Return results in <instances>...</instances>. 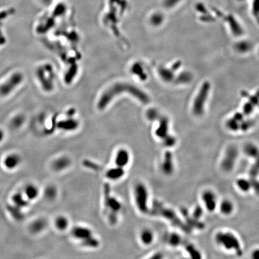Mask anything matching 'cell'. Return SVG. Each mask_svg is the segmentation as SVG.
<instances>
[{
  "mask_svg": "<svg viewBox=\"0 0 259 259\" xmlns=\"http://www.w3.org/2000/svg\"><path fill=\"white\" fill-rule=\"evenodd\" d=\"M104 205L109 222L112 224H116L118 222V214L122 208V205L119 200L110 195V190L107 186L104 187Z\"/></svg>",
  "mask_w": 259,
  "mask_h": 259,
  "instance_id": "cell-1",
  "label": "cell"
},
{
  "mask_svg": "<svg viewBox=\"0 0 259 259\" xmlns=\"http://www.w3.org/2000/svg\"><path fill=\"white\" fill-rule=\"evenodd\" d=\"M134 198L136 206L140 212L145 214L150 212L148 205L149 193L144 184L139 182L136 184L134 190Z\"/></svg>",
  "mask_w": 259,
  "mask_h": 259,
  "instance_id": "cell-2",
  "label": "cell"
},
{
  "mask_svg": "<svg viewBox=\"0 0 259 259\" xmlns=\"http://www.w3.org/2000/svg\"><path fill=\"white\" fill-rule=\"evenodd\" d=\"M216 239L226 250H234L238 254L241 253L239 240L232 233L229 232L219 233L217 235Z\"/></svg>",
  "mask_w": 259,
  "mask_h": 259,
  "instance_id": "cell-3",
  "label": "cell"
},
{
  "mask_svg": "<svg viewBox=\"0 0 259 259\" xmlns=\"http://www.w3.org/2000/svg\"><path fill=\"white\" fill-rule=\"evenodd\" d=\"M210 84L209 82H205L200 89L193 106V111L196 115H201L204 112L205 104L208 99L209 90Z\"/></svg>",
  "mask_w": 259,
  "mask_h": 259,
  "instance_id": "cell-4",
  "label": "cell"
},
{
  "mask_svg": "<svg viewBox=\"0 0 259 259\" xmlns=\"http://www.w3.org/2000/svg\"><path fill=\"white\" fill-rule=\"evenodd\" d=\"M150 212H152V214L155 215L161 216L164 219H168L172 223L173 222L175 225H179L180 227H182L183 226V224L180 223V219H178L173 211L169 208H165L161 203L158 201L154 202L152 210Z\"/></svg>",
  "mask_w": 259,
  "mask_h": 259,
  "instance_id": "cell-5",
  "label": "cell"
},
{
  "mask_svg": "<svg viewBox=\"0 0 259 259\" xmlns=\"http://www.w3.org/2000/svg\"><path fill=\"white\" fill-rule=\"evenodd\" d=\"M72 236L75 239L80 241L81 244L85 247L95 238L93 231L88 227L83 226L74 227L72 230Z\"/></svg>",
  "mask_w": 259,
  "mask_h": 259,
  "instance_id": "cell-6",
  "label": "cell"
},
{
  "mask_svg": "<svg viewBox=\"0 0 259 259\" xmlns=\"http://www.w3.org/2000/svg\"><path fill=\"white\" fill-rule=\"evenodd\" d=\"M23 79V75L20 73L13 74L9 79L6 80L0 85V95L6 96L10 94L19 85Z\"/></svg>",
  "mask_w": 259,
  "mask_h": 259,
  "instance_id": "cell-7",
  "label": "cell"
},
{
  "mask_svg": "<svg viewBox=\"0 0 259 259\" xmlns=\"http://www.w3.org/2000/svg\"><path fill=\"white\" fill-rule=\"evenodd\" d=\"M130 161V154L126 149H120L115 154V164L116 166L125 169L129 164Z\"/></svg>",
  "mask_w": 259,
  "mask_h": 259,
  "instance_id": "cell-8",
  "label": "cell"
},
{
  "mask_svg": "<svg viewBox=\"0 0 259 259\" xmlns=\"http://www.w3.org/2000/svg\"><path fill=\"white\" fill-rule=\"evenodd\" d=\"M237 154L236 149L235 148H230L227 151L226 156L222 162V167L225 170H230L233 168Z\"/></svg>",
  "mask_w": 259,
  "mask_h": 259,
  "instance_id": "cell-9",
  "label": "cell"
},
{
  "mask_svg": "<svg viewBox=\"0 0 259 259\" xmlns=\"http://www.w3.org/2000/svg\"><path fill=\"white\" fill-rule=\"evenodd\" d=\"M202 199L206 208L209 211H214L217 206L215 195L211 191H206L202 194Z\"/></svg>",
  "mask_w": 259,
  "mask_h": 259,
  "instance_id": "cell-10",
  "label": "cell"
},
{
  "mask_svg": "<svg viewBox=\"0 0 259 259\" xmlns=\"http://www.w3.org/2000/svg\"><path fill=\"white\" fill-rule=\"evenodd\" d=\"M125 169L118 166L109 169L106 172V177L111 180H118L121 179L125 175Z\"/></svg>",
  "mask_w": 259,
  "mask_h": 259,
  "instance_id": "cell-11",
  "label": "cell"
},
{
  "mask_svg": "<svg viewBox=\"0 0 259 259\" xmlns=\"http://www.w3.org/2000/svg\"><path fill=\"white\" fill-rule=\"evenodd\" d=\"M172 159V154L170 152H167L165 154L164 159L161 165V169L163 170V172L167 175L172 173L173 171V164Z\"/></svg>",
  "mask_w": 259,
  "mask_h": 259,
  "instance_id": "cell-12",
  "label": "cell"
},
{
  "mask_svg": "<svg viewBox=\"0 0 259 259\" xmlns=\"http://www.w3.org/2000/svg\"><path fill=\"white\" fill-rule=\"evenodd\" d=\"M140 240L145 245H150L154 241V235L153 232L148 229H145L140 233Z\"/></svg>",
  "mask_w": 259,
  "mask_h": 259,
  "instance_id": "cell-13",
  "label": "cell"
},
{
  "mask_svg": "<svg viewBox=\"0 0 259 259\" xmlns=\"http://www.w3.org/2000/svg\"><path fill=\"white\" fill-rule=\"evenodd\" d=\"M71 161L66 157H62L56 159L53 164V168L56 171H62L67 169L70 165Z\"/></svg>",
  "mask_w": 259,
  "mask_h": 259,
  "instance_id": "cell-14",
  "label": "cell"
},
{
  "mask_svg": "<svg viewBox=\"0 0 259 259\" xmlns=\"http://www.w3.org/2000/svg\"><path fill=\"white\" fill-rule=\"evenodd\" d=\"M20 163V158L18 156L15 154H12L7 156L4 159V164L7 169H13L17 167Z\"/></svg>",
  "mask_w": 259,
  "mask_h": 259,
  "instance_id": "cell-15",
  "label": "cell"
},
{
  "mask_svg": "<svg viewBox=\"0 0 259 259\" xmlns=\"http://www.w3.org/2000/svg\"><path fill=\"white\" fill-rule=\"evenodd\" d=\"M25 194L29 199H36L39 196V190L36 185L30 184L25 187Z\"/></svg>",
  "mask_w": 259,
  "mask_h": 259,
  "instance_id": "cell-16",
  "label": "cell"
},
{
  "mask_svg": "<svg viewBox=\"0 0 259 259\" xmlns=\"http://www.w3.org/2000/svg\"><path fill=\"white\" fill-rule=\"evenodd\" d=\"M55 225L58 230L64 231L68 228L69 226V221L65 216H58L55 220Z\"/></svg>",
  "mask_w": 259,
  "mask_h": 259,
  "instance_id": "cell-17",
  "label": "cell"
},
{
  "mask_svg": "<svg viewBox=\"0 0 259 259\" xmlns=\"http://www.w3.org/2000/svg\"><path fill=\"white\" fill-rule=\"evenodd\" d=\"M220 211L224 215H230L233 211V203L228 200H223L220 204Z\"/></svg>",
  "mask_w": 259,
  "mask_h": 259,
  "instance_id": "cell-18",
  "label": "cell"
},
{
  "mask_svg": "<svg viewBox=\"0 0 259 259\" xmlns=\"http://www.w3.org/2000/svg\"><path fill=\"white\" fill-rule=\"evenodd\" d=\"M244 151L245 154L249 157H254L256 159L259 157V148L252 143L247 144L244 148Z\"/></svg>",
  "mask_w": 259,
  "mask_h": 259,
  "instance_id": "cell-19",
  "label": "cell"
},
{
  "mask_svg": "<svg viewBox=\"0 0 259 259\" xmlns=\"http://www.w3.org/2000/svg\"><path fill=\"white\" fill-rule=\"evenodd\" d=\"M168 130V122L167 120L166 119L162 120L161 122L160 123V125L157 129V135L160 138H165L167 136V132Z\"/></svg>",
  "mask_w": 259,
  "mask_h": 259,
  "instance_id": "cell-20",
  "label": "cell"
},
{
  "mask_svg": "<svg viewBox=\"0 0 259 259\" xmlns=\"http://www.w3.org/2000/svg\"><path fill=\"white\" fill-rule=\"evenodd\" d=\"M235 49L238 52L240 53L247 52L251 49V44L248 41H242L236 44Z\"/></svg>",
  "mask_w": 259,
  "mask_h": 259,
  "instance_id": "cell-21",
  "label": "cell"
},
{
  "mask_svg": "<svg viewBox=\"0 0 259 259\" xmlns=\"http://www.w3.org/2000/svg\"><path fill=\"white\" fill-rule=\"evenodd\" d=\"M237 185L241 191L247 192L251 188V182L245 179H239L237 181Z\"/></svg>",
  "mask_w": 259,
  "mask_h": 259,
  "instance_id": "cell-22",
  "label": "cell"
},
{
  "mask_svg": "<svg viewBox=\"0 0 259 259\" xmlns=\"http://www.w3.org/2000/svg\"><path fill=\"white\" fill-rule=\"evenodd\" d=\"M167 241L169 244L172 247H177L180 245L182 239L180 236L176 233L170 234L167 237Z\"/></svg>",
  "mask_w": 259,
  "mask_h": 259,
  "instance_id": "cell-23",
  "label": "cell"
},
{
  "mask_svg": "<svg viewBox=\"0 0 259 259\" xmlns=\"http://www.w3.org/2000/svg\"><path fill=\"white\" fill-rule=\"evenodd\" d=\"M229 23L231 26L232 31L234 35L235 36H240L242 33V30L241 27L239 25V24L236 22V20H233V19L230 18L229 19Z\"/></svg>",
  "mask_w": 259,
  "mask_h": 259,
  "instance_id": "cell-24",
  "label": "cell"
},
{
  "mask_svg": "<svg viewBox=\"0 0 259 259\" xmlns=\"http://www.w3.org/2000/svg\"><path fill=\"white\" fill-rule=\"evenodd\" d=\"M192 76L191 73L185 72L179 75L177 78V81L178 83H187L190 82Z\"/></svg>",
  "mask_w": 259,
  "mask_h": 259,
  "instance_id": "cell-25",
  "label": "cell"
},
{
  "mask_svg": "<svg viewBox=\"0 0 259 259\" xmlns=\"http://www.w3.org/2000/svg\"><path fill=\"white\" fill-rule=\"evenodd\" d=\"M46 226V223L43 220H39L36 221L33 223L32 226V230L34 232H39L40 231H42L44 229Z\"/></svg>",
  "mask_w": 259,
  "mask_h": 259,
  "instance_id": "cell-26",
  "label": "cell"
},
{
  "mask_svg": "<svg viewBox=\"0 0 259 259\" xmlns=\"http://www.w3.org/2000/svg\"><path fill=\"white\" fill-rule=\"evenodd\" d=\"M186 250L188 251V253H189V254L191 256V257H193L194 259L201 257L199 251L193 245H191L190 244L188 245L186 247Z\"/></svg>",
  "mask_w": 259,
  "mask_h": 259,
  "instance_id": "cell-27",
  "label": "cell"
},
{
  "mask_svg": "<svg viewBox=\"0 0 259 259\" xmlns=\"http://www.w3.org/2000/svg\"><path fill=\"white\" fill-rule=\"evenodd\" d=\"M227 127L232 131H237L240 128L239 124L235 119H230L227 122Z\"/></svg>",
  "mask_w": 259,
  "mask_h": 259,
  "instance_id": "cell-28",
  "label": "cell"
},
{
  "mask_svg": "<svg viewBox=\"0 0 259 259\" xmlns=\"http://www.w3.org/2000/svg\"><path fill=\"white\" fill-rule=\"evenodd\" d=\"M46 196L49 199H54L57 196V190L54 187H49L46 190Z\"/></svg>",
  "mask_w": 259,
  "mask_h": 259,
  "instance_id": "cell-29",
  "label": "cell"
},
{
  "mask_svg": "<svg viewBox=\"0 0 259 259\" xmlns=\"http://www.w3.org/2000/svg\"><path fill=\"white\" fill-rule=\"evenodd\" d=\"M161 75L163 78L167 80H170L173 78V72L167 69H162Z\"/></svg>",
  "mask_w": 259,
  "mask_h": 259,
  "instance_id": "cell-30",
  "label": "cell"
},
{
  "mask_svg": "<svg viewBox=\"0 0 259 259\" xmlns=\"http://www.w3.org/2000/svg\"><path fill=\"white\" fill-rule=\"evenodd\" d=\"M253 107H254V105L251 103L250 102L247 103L246 104H245L243 107V110L244 114L246 115L250 114L253 110Z\"/></svg>",
  "mask_w": 259,
  "mask_h": 259,
  "instance_id": "cell-31",
  "label": "cell"
},
{
  "mask_svg": "<svg viewBox=\"0 0 259 259\" xmlns=\"http://www.w3.org/2000/svg\"><path fill=\"white\" fill-rule=\"evenodd\" d=\"M253 125V122L251 121H243L241 123V125H240V128L243 131L247 130L248 128H250L251 126Z\"/></svg>",
  "mask_w": 259,
  "mask_h": 259,
  "instance_id": "cell-32",
  "label": "cell"
},
{
  "mask_svg": "<svg viewBox=\"0 0 259 259\" xmlns=\"http://www.w3.org/2000/svg\"><path fill=\"white\" fill-rule=\"evenodd\" d=\"M164 138H165L164 144L167 146H170L173 145V144L175 142V139L173 137L167 136Z\"/></svg>",
  "mask_w": 259,
  "mask_h": 259,
  "instance_id": "cell-33",
  "label": "cell"
},
{
  "mask_svg": "<svg viewBox=\"0 0 259 259\" xmlns=\"http://www.w3.org/2000/svg\"><path fill=\"white\" fill-rule=\"evenodd\" d=\"M201 215H202L201 209L200 207H199V206L198 207H196V208L194 210V211L193 212V217L195 219H198L200 218V217L201 216Z\"/></svg>",
  "mask_w": 259,
  "mask_h": 259,
  "instance_id": "cell-34",
  "label": "cell"
},
{
  "mask_svg": "<svg viewBox=\"0 0 259 259\" xmlns=\"http://www.w3.org/2000/svg\"><path fill=\"white\" fill-rule=\"evenodd\" d=\"M254 187V190L256 191V192L259 194V182L257 180H254V182H251V187Z\"/></svg>",
  "mask_w": 259,
  "mask_h": 259,
  "instance_id": "cell-35",
  "label": "cell"
},
{
  "mask_svg": "<svg viewBox=\"0 0 259 259\" xmlns=\"http://www.w3.org/2000/svg\"><path fill=\"white\" fill-rule=\"evenodd\" d=\"M152 20L154 23H159L162 21V16L159 15H157L153 17Z\"/></svg>",
  "mask_w": 259,
  "mask_h": 259,
  "instance_id": "cell-36",
  "label": "cell"
},
{
  "mask_svg": "<svg viewBox=\"0 0 259 259\" xmlns=\"http://www.w3.org/2000/svg\"><path fill=\"white\" fill-rule=\"evenodd\" d=\"M253 258L255 259H259V250H256L254 251L252 254Z\"/></svg>",
  "mask_w": 259,
  "mask_h": 259,
  "instance_id": "cell-37",
  "label": "cell"
},
{
  "mask_svg": "<svg viewBox=\"0 0 259 259\" xmlns=\"http://www.w3.org/2000/svg\"><path fill=\"white\" fill-rule=\"evenodd\" d=\"M234 119L236 120L237 121H242L243 120V116L240 114H237L234 117Z\"/></svg>",
  "mask_w": 259,
  "mask_h": 259,
  "instance_id": "cell-38",
  "label": "cell"
},
{
  "mask_svg": "<svg viewBox=\"0 0 259 259\" xmlns=\"http://www.w3.org/2000/svg\"><path fill=\"white\" fill-rule=\"evenodd\" d=\"M4 133H3V131L0 129V142L3 139V138H4Z\"/></svg>",
  "mask_w": 259,
  "mask_h": 259,
  "instance_id": "cell-39",
  "label": "cell"
}]
</instances>
